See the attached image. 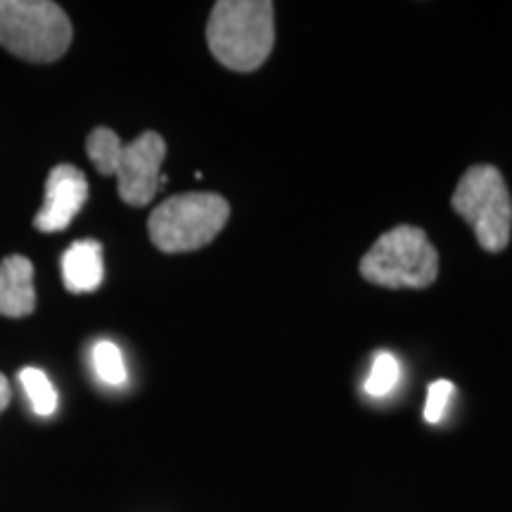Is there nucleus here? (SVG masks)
Wrapping results in <instances>:
<instances>
[{"mask_svg": "<svg viewBox=\"0 0 512 512\" xmlns=\"http://www.w3.org/2000/svg\"><path fill=\"white\" fill-rule=\"evenodd\" d=\"M93 368L100 382L107 387H121L128 380V370L121 349L110 339H100L93 347Z\"/></svg>", "mask_w": 512, "mask_h": 512, "instance_id": "11", "label": "nucleus"}, {"mask_svg": "<svg viewBox=\"0 0 512 512\" xmlns=\"http://www.w3.org/2000/svg\"><path fill=\"white\" fill-rule=\"evenodd\" d=\"M211 55L230 72H256L271 57L275 43L273 3L268 0H219L209 15Z\"/></svg>", "mask_w": 512, "mask_h": 512, "instance_id": "2", "label": "nucleus"}, {"mask_svg": "<svg viewBox=\"0 0 512 512\" xmlns=\"http://www.w3.org/2000/svg\"><path fill=\"white\" fill-rule=\"evenodd\" d=\"M88 200V181L72 164H57L48 174L46 200L36 214L34 228L41 233H60L76 219Z\"/></svg>", "mask_w": 512, "mask_h": 512, "instance_id": "7", "label": "nucleus"}, {"mask_svg": "<svg viewBox=\"0 0 512 512\" xmlns=\"http://www.w3.org/2000/svg\"><path fill=\"white\" fill-rule=\"evenodd\" d=\"M19 382H22L24 394H27L36 415L48 418L57 411V392L41 368H22L19 370Z\"/></svg>", "mask_w": 512, "mask_h": 512, "instance_id": "10", "label": "nucleus"}, {"mask_svg": "<svg viewBox=\"0 0 512 512\" xmlns=\"http://www.w3.org/2000/svg\"><path fill=\"white\" fill-rule=\"evenodd\" d=\"M86 152L102 176H117L119 197L128 207H145L164 188L162 164L166 143L157 131L140 133L131 143H121L112 128H95L86 140Z\"/></svg>", "mask_w": 512, "mask_h": 512, "instance_id": "1", "label": "nucleus"}, {"mask_svg": "<svg viewBox=\"0 0 512 512\" xmlns=\"http://www.w3.org/2000/svg\"><path fill=\"white\" fill-rule=\"evenodd\" d=\"M451 207L475 230L479 247L498 254L508 247L512 233V197L501 171L477 164L465 171L451 197Z\"/></svg>", "mask_w": 512, "mask_h": 512, "instance_id": "6", "label": "nucleus"}, {"mask_svg": "<svg viewBox=\"0 0 512 512\" xmlns=\"http://www.w3.org/2000/svg\"><path fill=\"white\" fill-rule=\"evenodd\" d=\"M10 399H12V389H10V382L8 377L0 373V413L5 411V408L10 406Z\"/></svg>", "mask_w": 512, "mask_h": 512, "instance_id": "14", "label": "nucleus"}, {"mask_svg": "<svg viewBox=\"0 0 512 512\" xmlns=\"http://www.w3.org/2000/svg\"><path fill=\"white\" fill-rule=\"evenodd\" d=\"M228 202L214 192H185L169 197L150 214L147 230L159 252L183 254L214 242L226 228Z\"/></svg>", "mask_w": 512, "mask_h": 512, "instance_id": "4", "label": "nucleus"}, {"mask_svg": "<svg viewBox=\"0 0 512 512\" xmlns=\"http://www.w3.org/2000/svg\"><path fill=\"white\" fill-rule=\"evenodd\" d=\"M453 392H456V387H453V382L448 380H437L430 384V389H427V401H425V420L430 422V425H437V422L444 420L448 401H451Z\"/></svg>", "mask_w": 512, "mask_h": 512, "instance_id": "13", "label": "nucleus"}, {"mask_svg": "<svg viewBox=\"0 0 512 512\" xmlns=\"http://www.w3.org/2000/svg\"><path fill=\"white\" fill-rule=\"evenodd\" d=\"M36 309L34 264L22 254L0 261V316L24 318Z\"/></svg>", "mask_w": 512, "mask_h": 512, "instance_id": "8", "label": "nucleus"}, {"mask_svg": "<svg viewBox=\"0 0 512 512\" xmlns=\"http://www.w3.org/2000/svg\"><path fill=\"white\" fill-rule=\"evenodd\" d=\"M72 22L48 0H0V46L19 60L48 64L72 46Z\"/></svg>", "mask_w": 512, "mask_h": 512, "instance_id": "3", "label": "nucleus"}, {"mask_svg": "<svg viewBox=\"0 0 512 512\" xmlns=\"http://www.w3.org/2000/svg\"><path fill=\"white\" fill-rule=\"evenodd\" d=\"M361 275L380 287H422L432 285L439 275V254L425 230L396 226L377 238L361 259Z\"/></svg>", "mask_w": 512, "mask_h": 512, "instance_id": "5", "label": "nucleus"}, {"mask_svg": "<svg viewBox=\"0 0 512 512\" xmlns=\"http://www.w3.org/2000/svg\"><path fill=\"white\" fill-rule=\"evenodd\" d=\"M102 245L98 240H79L62 254V280L72 294L95 292L102 285Z\"/></svg>", "mask_w": 512, "mask_h": 512, "instance_id": "9", "label": "nucleus"}, {"mask_svg": "<svg viewBox=\"0 0 512 512\" xmlns=\"http://www.w3.org/2000/svg\"><path fill=\"white\" fill-rule=\"evenodd\" d=\"M399 380L401 363L396 361V356L389 354V351H380V354L375 356L373 368H370L368 380L363 382V392L368 396H375V399H382V396L394 392Z\"/></svg>", "mask_w": 512, "mask_h": 512, "instance_id": "12", "label": "nucleus"}]
</instances>
